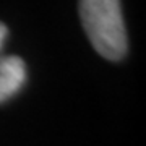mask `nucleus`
<instances>
[{
  "mask_svg": "<svg viewBox=\"0 0 146 146\" xmlns=\"http://www.w3.org/2000/svg\"><path fill=\"white\" fill-rule=\"evenodd\" d=\"M80 18L99 55L112 62L127 55V29L120 0H80Z\"/></svg>",
  "mask_w": 146,
  "mask_h": 146,
  "instance_id": "1",
  "label": "nucleus"
},
{
  "mask_svg": "<svg viewBox=\"0 0 146 146\" xmlns=\"http://www.w3.org/2000/svg\"><path fill=\"white\" fill-rule=\"evenodd\" d=\"M26 81V65L18 55L0 57V104L13 98Z\"/></svg>",
  "mask_w": 146,
  "mask_h": 146,
  "instance_id": "2",
  "label": "nucleus"
},
{
  "mask_svg": "<svg viewBox=\"0 0 146 146\" xmlns=\"http://www.w3.org/2000/svg\"><path fill=\"white\" fill-rule=\"evenodd\" d=\"M7 34H8L7 26L3 23H0V49H2V46H3V42H5V39H7Z\"/></svg>",
  "mask_w": 146,
  "mask_h": 146,
  "instance_id": "3",
  "label": "nucleus"
}]
</instances>
